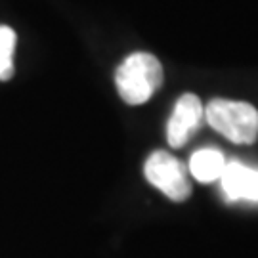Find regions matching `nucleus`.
<instances>
[{
  "label": "nucleus",
  "mask_w": 258,
  "mask_h": 258,
  "mask_svg": "<svg viewBox=\"0 0 258 258\" xmlns=\"http://www.w3.org/2000/svg\"><path fill=\"white\" fill-rule=\"evenodd\" d=\"M205 120V107L195 94H184L174 105L166 124V140L170 148H184Z\"/></svg>",
  "instance_id": "20e7f679"
},
{
  "label": "nucleus",
  "mask_w": 258,
  "mask_h": 258,
  "mask_svg": "<svg viewBox=\"0 0 258 258\" xmlns=\"http://www.w3.org/2000/svg\"><path fill=\"white\" fill-rule=\"evenodd\" d=\"M144 174L149 184L174 203H182L191 195V184L187 180L185 166L166 151H153L148 157Z\"/></svg>",
  "instance_id": "7ed1b4c3"
},
{
  "label": "nucleus",
  "mask_w": 258,
  "mask_h": 258,
  "mask_svg": "<svg viewBox=\"0 0 258 258\" xmlns=\"http://www.w3.org/2000/svg\"><path fill=\"white\" fill-rule=\"evenodd\" d=\"M16 31L8 25H0V81H10L14 75V50Z\"/></svg>",
  "instance_id": "0eeeda50"
},
{
  "label": "nucleus",
  "mask_w": 258,
  "mask_h": 258,
  "mask_svg": "<svg viewBox=\"0 0 258 258\" xmlns=\"http://www.w3.org/2000/svg\"><path fill=\"white\" fill-rule=\"evenodd\" d=\"M205 120L233 144H254L258 138V111L250 103L212 100L205 107Z\"/></svg>",
  "instance_id": "f03ea898"
},
{
  "label": "nucleus",
  "mask_w": 258,
  "mask_h": 258,
  "mask_svg": "<svg viewBox=\"0 0 258 258\" xmlns=\"http://www.w3.org/2000/svg\"><path fill=\"white\" fill-rule=\"evenodd\" d=\"M224 168H226V159L222 155V151L214 148L199 149L189 159V172L197 182H203V184H212L220 180Z\"/></svg>",
  "instance_id": "423d86ee"
},
{
  "label": "nucleus",
  "mask_w": 258,
  "mask_h": 258,
  "mask_svg": "<svg viewBox=\"0 0 258 258\" xmlns=\"http://www.w3.org/2000/svg\"><path fill=\"white\" fill-rule=\"evenodd\" d=\"M115 84L119 96L128 105H142L161 88L163 65L155 55L136 52L117 67Z\"/></svg>",
  "instance_id": "f257e3e1"
},
{
  "label": "nucleus",
  "mask_w": 258,
  "mask_h": 258,
  "mask_svg": "<svg viewBox=\"0 0 258 258\" xmlns=\"http://www.w3.org/2000/svg\"><path fill=\"white\" fill-rule=\"evenodd\" d=\"M222 191L230 201H250L258 203V170L239 161L226 163L220 176Z\"/></svg>",
  "instance_id": "39448f33"
}]
</instances>
